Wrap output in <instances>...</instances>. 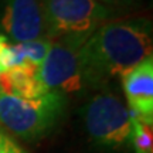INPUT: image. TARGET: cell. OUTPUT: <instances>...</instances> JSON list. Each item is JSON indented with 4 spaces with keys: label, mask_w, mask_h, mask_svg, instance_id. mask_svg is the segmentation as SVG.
Returning <instances> with one entry per match:
<instances>
[{
    "label": "cell",
    "mask_w": 153,
    "mask_h": 153,
    "mask_svg": "<svg viewBox=\"0 0 153 153\" xmlns=\"http://www.w3.org/2000/svg\"><path fill=\"white\" fill-rule=\"evenodd\" d=\"M153 27L145 17L111 20L94 31L79 51L84 89H102L114 78L152 55Z\"/></svg>",
    "instance_id": "cell-1"
},
{
    "label": "cell",
    "mask_w": 153,
    "mask_h": 153,
    "mask_svg": "<svg viewBox=\"0 0 153 153\" xmlns=\"http://www.w3.org/2000/svg\"><path fill=\"white\" fill-rule=\"evenodd\" d=\"M68 99L61 91L24 99L0 92V123L24 140L44 137L60 123Z\"/></svg>",
    "instance_id": "cell-2"
},
{
    "label": "cell",
    "mask_w": 153,
    "mask_h": 153,
    "mask_svg": "<svg viewBox=\"0 0 153 153\" xmlns=\"http://www.w3.org/2000/svg\"><path fill=\"white\" fill-rule=\"evenodd\" d=\"M84 126L94 145L101 149L122 148L129 140L132 112L112 91H101L82 108Z\"/></svg>",
    "instance_id": "cell-3"
},
{
    "label": "cell",
    "mask_w": 153,
    "mask_h": 153,
    "mask_svg": "<svg viewBox=\"0 0 153 153\" xmlns=\"http://www.w3.org/2000/svg\"><path fill=\"white\" fill-rule=\"evenodd\" d=\"M45 36L57 40L64 36H91L111 22L114 9L98 0H43Z\"/></svg>",
    "instance_id": "cell-4"
},
{
    "label": "cell",
    "mask_w": 153,
    "mask_h": 153,
    "mask_svg": "<svg viewBox=\"0 0 153 153\" xmlns=\"http://www.w3.org/2000/svg\"><path fill=\"white\" fill-rule=\"evenodd\" d=\"M91 36H64L51 43L38 67L40 79L48 91L71 94L84 89L79 70V51Z\"/></svg>",
    "instance_id": "cell-5"
},
{
    "label": "cell",
    "mask_w": 153,
    "mask_h": 153,
    "mask_svg": "<svg viewBox=\"0 0 153 153\" xmlns=\"http://www.w3.org/2000/svg\"><path fill=\"white\" fill-rule=\"evenodd\" d=\"M0 30L14 43L47 38L43 0H1Z\"/></svg>",
    "instance_id": "cell-6"
},
{
    "label": "cell",
    "mask_w": 153,
    "mask_h": 153,
    "mask_svg": "<svg viewBox=\"0 0 153 153\" xmlns=\"http://www.w3.org/2000/svg\"><path fill=\"white\" fill-rule=\"evenodd\" d=\"M120 81L129 111L153 119V55L123 72Z\"/></svg>",
    "instance_id": "cell-7"
},
{
    "label": "cell",
    "mask_w": 153,
    "mask_h": 153,
    "mask_svg": "<svg viewBox=\"0 0 153 153\" xmlns=\"http://www.w3.org/2000/svg\"><path fill=\"white\" fill-rule=\"evenodd\" d=\"M0 92L24 99H33L48 92V89L40 79L38 67L26 64L0 74Z\"/></svg>",
    "instance_id": "cell-8"
},
{
    "label": "cell",
    "mask_w": 153,
    "mask_h": 153,
    "mask_svg": "<svg viewBox=\"0 0 153 153\" xmlns=\"http://www.w3.org/2000/svg\"><path fill=\"white\" fill-rule=\"evenodd\" d=\"M133 153H153V119L132 114L129 140Z\"/></svg>",
    "instance_id": "cell-9"
},
{
    "label": "cell",
    "mask_w": 153,
    "mask_h": 153,
    "mask_svg": "<svg viewBox=\"0 0 153 153\" xmlns=\"http://www.w3.org/2000/svg\"><path fill=\"white\" fill-rule=\"evenodd\" d=\"M51 40L48 38H40L34 41H26V43H16L20 53L23 54L27 64H33L36 67H40L44 61L45 55L51 47Z\"/></svg>",
    "instance_id": "cell-10"
},
{
    "label": "cell",
    "mask_w": 153,
    "mask_h": 153,
    "mask_svg": "<svg viewBox=\"0 0 153 153\" xmlns=\"http://www.w3.org/2000/svg\"><path fill=\"white\" fill-rule=\"evenodd\" d=\"M0 153H27L13 137L0 128Z\"/></svg>",
    "instance_id": "cell-11"
},
{
    "label": "cell",
    "mask_w": 153,
    "mask_h": 153,
    "mask_svg": "<svg viewBox=\"0 0 153 153\" xmlns=\"http://www.w3.org/2000/svg\"><path fill=\"white\" fill-rule=\"evenodd\" d=\"M143 0H111L112 6H135L137 3H140Z\"/></svg>",
    "instance_id": "cell-12"
},
{
    "label": "cell",
    "mask_w": 153,
    "mask_h": 153,
    "mask_svg": "<svg viewBox=\"0 0 153 153\" xmlns=\"http://www.w3.org/2000/svg\"><path fill=\"white\" fill-rule=\"evenodd\" d=\"M98 1H101V3H104V4L111 6V7H112V3H111V0H98Z\"/></svg>",
    "instance_id": "cell-13"
}]
</instances>
